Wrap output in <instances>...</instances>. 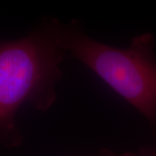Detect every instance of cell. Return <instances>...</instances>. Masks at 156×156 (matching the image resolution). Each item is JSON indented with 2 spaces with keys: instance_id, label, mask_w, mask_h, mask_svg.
Masks as SVG:
<instances>
[{
  "instance_id": "cell-1",
  "label": "cell",
  "mask_w": 156,
  "mask_h": 156,
  "mask_svg": "<svg viewBox=\"0 0 156 156\" xmlns=\"http://www.w3.org/2000/svg\"><path fill=\"white\" fill-rule=\"evenodd\" d=\"M52 27L62 50L83 62L156 129V59L152 34L140 35L129 47L119 49L57 23Z\"/></svg>"
},
{
  "instance_id": "cell-4",
  "label": "cell",
  "mask_w": 156,
  "mask_h": 156,
  "mask_svg": "<svg viewBox=\"0 0 156 156\" xmlns=\"http://www.w3.org/2000/svg\"><path fill=\"white\" fill-rule=\"evenodd\" d=\"M135 156H156V151H150L143 149L135 153Z\"/></svg>"
},
{
  "instance_id": "cell-2",
  "label": "cell",
  "mask_w": 156,
  "mask_h": 156,
  "mask_svg": "<svg viewBox=\"0 0 156 156\" xmlns=\"http://www.w3.org/2000/svg\"><path fill=\"white\" fill-rule=\"evenodd\" d=\"M62 52L52 25L50 31L0 43V132L11 135L16 144L18 108L30 102L46 109L56 100Z\"/></svg>"
},
{
  "instance_id": "cell-3",
  "label": "cell",
  "mask_w": 156,
  "mask_h": 156,
  "mask_svg": "<svg viewBox=\"0 0 156 156\" xmlns=\"http://www.w3.org/2000/svg\"><path fill=\"white\" fill-rule=\"evenodd\" d=\"M100 154V156H135V153H132V152L124 153L122 154H115L113 152L108 150V149H102L101 151Z\"/></svg>"
}]
</instances>
